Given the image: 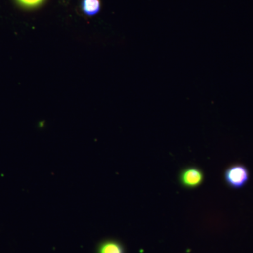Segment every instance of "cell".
<instances>
[{
    "mask_svg": "<svg viewBox=\"0 0 253 253\" xmlns=\"http://www.w3.org/2000/svg\"><path fill=\"white\" fill-rule=\"evenodd\" d=\"M224 178L228 185L234 189H240L249 181V172L243 165H233L226 169Z\"/></svg>",
    "mask_w": 253,
    "mask_h": 253,
    "instance_id": "1",
    "label": "cell"
},
{
    "mask_svg": "<svg viewBox=\"0 0 253 253\" xmlns=\"http://www.w3.org/2000/svg\"><path fill=\"white\" fill-rule=\"evenodd\" d=\"M204 180V172L194 166L184 168L179 174V183L186 189H196L203 184Z\"/></svg>",
    "mask_w": 253,
    "mask_h": 253,
    "instance_id": "2",
    "label": "cell"
},
{
    "mask_svg": "<svg viewBox=\"0 0 253 253\" xmlns=\"http://www.w3.org/2000/svg\"><path fill=\"white\" fill-rule=\"evenodd\" d=\"M82 10L87 16H94L101 9L100 0H83L81 3Z\"/></svg>",
    "mask_w": 253,
    "mask_h": 253,
    "instance_id": "3",
    "label": "cell"
},
{
    "mask_svg": "<svg viewBox=\"0 0 253 253\" xmlns=\"http://www.w3.org/2000/svg\"><path fill=\"white\" fill-rule=\"evenodd\" d=\"M99 253H125L122 244L118 241H107L101 244Z\"/></svg>",
    "mask_w": 253,
    "mask_h": 253,
    "instance_id": "4",
    "label": "cell"
},
{
    "mask_svg": "<svg viewBox=\"0 0 253 253\" xmlns=\"http://www.w3.org/2000/svg\"><path fill=\"white\" fill-rule=\"evenodd\" d=\"M18 4L25 8H35L39 6L44 0H16Z\"/></svg>",
    "mask_w": 253,
    "mask_h": 253,
    "instance_id": "5",
    "label": "cell"
}]
</instances>
